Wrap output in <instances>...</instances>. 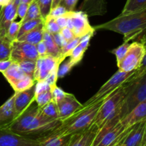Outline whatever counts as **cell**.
Here are the masks:
<instances>
[{"mask_svg":"<svg viewBox=\"0 0 146 146\" xmlns=\"http://www.w3.org/2000/svg\"><path fill=\"white\" fill-rule=\"evenodd\" d=\"M61 124V120L49 119L43 115L40 107L34 101L8 128L19 135L38 141L56 131Z\"/></svg>","mask_w":146,"mask_h":146,"instance_id":"6da1fadb","label":"cell"},{"mask_svg":"<svg viewBox=\"0 0 146 146\" xmlns=\"http://www.w3.org/2000/svg\"><path fill=\"white\" fill-rule=\"evenodd\" d=\"M94 29H106L115 31L123 35L124 42L141 36V42L145 44L146 28V9L128 14H121L109 21L94 27Z\"/></svg>","mask_w":146,"mask_h":146,"instance_id":"7a4b0ae2","label":"cell"},{"mask_svg":"<svg viewBox=\"0 0 146 146\" xmlns=\"http://www.w3.org/2000/svg\"><path fill=\"white\" fill-rule=\"evenodd\" d=\"M125 94L119 113L122 119L142 102L146 101V67L141 66L132 77L125 82Z\"/></svg>","mask_w":146,"mask_h":146,"instance_id":"3957f363","label":"cell"},{"mask_svg":"<svg viewBox=\"0 0 146 146\" xmlns=\"http://www.w3.org/2000/svg\"><path fill=\"white\" fill-rule=\"evenodd\" d=\"M103 101L104 100L91 105L83 107L75 114L61 121V125L55 132L61 135H72L87 130L94 123Z\"/></svg>","mask_w":146,"mask_h":146,"instance_id":"277c9868","label":"cell"},{"mask_svg":"<svg viewBox=\"0 0 146 146\" xmlns=\"http://www.w3.org/2000/svg\"><path fill=\"white\" fill-rule=\"evenodd\" d=\"M119 116L106 122L98 131L91 146H114L121 143L133 126L125 128L120 123Z\"/></svg>","mask_w":146,"mask_h":146,"instance_id":"5b68a950","label":"cell"},{"mask_svg":"<svg viewBox=\"0 0 146 146\" xmlns=\"http://www.w3.org/2000/svg\"><path fill=\"white\" fill-rule=\"evenodd\" d=\"M125 94V83H123L114 92L104 99L94 121V124L98 129L101 128L106 122L119 116L121 104Z\"/></svg>","mask_w":146,"mask_h":146,"instance_id":"8992f818","label":"cell"},{"mask_svg":"<svg viewBox=\"0 0 146 146\" xmlns=\"http://www.w3.org/2000/svg\"><path fill=\"white\" fill-rule=\"evenodd\" d=\"M136 72L137 70L128 72L118 70L106 82L104 83L101 86V88L94 96H92L89 100H87L84 104H83V107H87V106L91 105L94 103L104 100L106 97L114 92L123 83H125L131 77H132L136 73Z\"/></svg>","mask_w":146,"mask_h":146,"instance_id":"52a82bcc","label":"cell"},{"mask_svg":"<svg viewBox=\"0 0 146 146\" xmlns=\"http://www.w3.org/2000/svg\"><path fill=\"white\" fill-rule=\"evenodd\" d=\"M145 53V46L143 43L134 42L130 44L125 57L117 64L118 70L128 72L138 69L146 56Z\"/></svg>","mask_w":146,"mask_h":146,"instance_id":"ba28073f","label":"cell"},{"mask_svg":"<svg viewBox=\"0 0 146 146\" xmlns=\"http://www.w3.org/2000/svg\"><path fill=\"white\" fill-rule=\"evenodd\" d=\"M61 62H62L60 57H54L49 54L44 57H38L36 60L34 73V79L35 81H44L50 72L58 71V67Z\"/></svg>","mask_w":146,"mask_h":146,"instance_id":"9c48e42d","label":"cell"},{"mask_svg":"<svg viewBox=\"0 0 146 146\" xmlns=\"http://www.w3.org/2000/svg\"><path fill=\"white\" fill-rule=\"evenodd\" d=\"M38 58L36 46L22 41L11 42V52L10 59L14 62H19L24 60H34Z\"/></svg>","mask_w":146,"mask_h":146,"instance_id":"30bf717a","label":"cell"},{"mask_svg":"<svg viewBox=\"0 0 146 146\" xmlns=\"http://www.w3.org/2000/svg\"><path fill=\"white\" fill-rule=\"evenodd\" d=\"M68 16L72 22V31L75 37L81 38L86 34H94L96 30L90 24L88 17L81 11H68Z\"/></svg>","mask_w":146,"mask_h":146,"instance_id":"8fae6325","label":"cell"},{"mask_svg":"<svg viewBox=\"0 0 146 146\" xmlns=\"http://www.w3.org/2000/svg\"><path fill=\"white\" fill-rule=\"evenodd\" d=\"M56 104L58 110V119L61 121L70 117L83 107V104L76 98L75 96L68 92L62 100Z\"/></svg>","mask_w":146,"mask_h":146,"instance_id":"7c38bea8","label":"cell"},{"mask_svg":"<svg viewBox=\"0 0 146 146\" xmlns=\"http://www.w3.org/2000/svg\"><path fill=\"white\" fill-rule=\"evenodd\" d=\"M38 140L19 135L8 127L0 128V146H38Z\"/></svg>","mask_w":146,"mask_h":146,"instance_id":"4fadbf2b","label":"cell"},{"mask_svg":"<svg viewBox=\"0 0 146 146\" xmlns=\"http://www.w3.org/2000/svg\"><path fill=\"white\" fill-rule=\"evenodd\" d=\"M14 107L16 118L22 114L30 104L34 101L35 97V84L31 88L21 92H15Z\"/></svg>","mask_w":146,"mask_h":146,"instance_id":"5bb4252c","label":"cell"},{"mask_svg":"<svg viewBox=\"0 0 146 146\" xmlns=\"http://www.w3.org/2000/svg\"><path fill=\"white\" fill-rule=\"evenodd\" d=\"M146 140V120L135 124L124 138V146H142Z\"/></svg>","mask_w":146,"mask_h":146,"instance_id":"9a60e30c","label":"cell"},{"mask_svg":"<svg viewBox=\"0 0 146 146\" xmlns=\"http://www.w3.org/2000/svg\"><path fill=\"white\" fill-rule=\"evenodd\" d=\"M17 5L11 0L9 4L0 9V37H5L10 24L17 19Z\"/></svg>","mask_w":146,"mask_h":146,"instance_id":"2e32d148","label":"cell"},{"mask_svg":"<svg viewBox=\"0 0 146 146\" xmlns=\"http://www.w3.org/2000/svg\"><path fill=\"white\" fill-rule=\"evenodd\" d=\"M98 131V127L93 123L87 130L72 135L67 146H91Z\"/></svg>","mask_w":146,"mask_h":146,"instance_id":"e0dca14e","label":"cell"},{"mask_svg":"<svg viewBox=\"0 0 146 146\" xmlns=\"http://www.w3.org/2000/svg\"><path fill=\"white\" fill-rule=\"evenodd\" d=\"M146 120V101L142 102L128 114L123 117L120 123L125 128L135 125V124Z\"/></svg>","mask_w":146,"mask_h":146,"instance_id":"ac0fdd59","label":"cell"},{"mask_svg":"<svg viewBox=\"0 0 146 146\" xmlns=\"http://www.w3.org/2000/svg\"><path fill=\"white\" fill-rule=\"evenodd\" d=\"M88 17L102 16L107 12L106 0H84L79 7Z\"/></svg>","mask_w":146,"mask_h":146,"instance_id":"d6986e66","label":"cell"},{"mask_svg":"<svg viewBox=\"0 0 146 146\" xmlns=\"http://www.w3.org/2000/svg\"><path fill=\"white\" fill-rule=\"evenodd\" d=\"M16 92L0 106V128L8 127L16 119L14 100Z\"/></svg>","mask_w":146,"mask_h":146,"instance_id":"ffe728a7","label":"cell"},{"mask_svg":"<svg viewBox=\"0 0 146 146\" xmlns=\"http://www.w3.org/2000/svg\"><path fill=\"white\" fill-rule=\"evenodd\" d=\"M71 135H61L55 131L47 137L38 140V146H67Z\"/></svg>","mask_w":146,"mask_h":146,"instance_id":"44dd1931","label":"cell"},{"mask_svg":"<svg viewBox=\"0 0 146 146\" xmlns=\"http://www.w3.org/2000/svg\"><path fill=\"white\" fill-rule=\"evenodd\" d=\"M2 74L11 87H14V84L25 75L20 69L18 63L14 62Z\"/></svg>","mask_w":146,"mask_h":146,"instance_id":"7402d4cb","label":"cell"},{"mask_svg":"<svg viewBox=\"0 0 146 146\" xmlns=\"http://www.w3.org/2000/svg\"><path fill=\"white\" fill-rule=\"evenodd\" d=\"M43 34H44V28H43L42 22L38 24L37 27H36L34 29L29 31L27 34L21 36L16 40L26 42H28L29 44L36 45L43 40Z\"/></svg>","mask_w":146,"mask_h":146,"instance_id":"603a6c76","label":"cell"},{"mask_svg":"<svg viewBox=\"0 0 146 146\" xmlns=\"http://www.w3.org/2000/svg\"><path fill=\"white\" fill-rule=\"evenodd\" d=\"M43 41L46 47L47 54L54 57H61V49L56 44L52 35L44 30V34H43Z\"/></svg>","mask_w":146,"mask_h":146,"instance_id":"cb8c5ba5","label":"cell"},{"mask_svg":"<svg viewBox=\"0 0 146 146\" xmlns=\"http://www.w3.org/2000/svg\"><path fill=\"white\" fill-rule=\"evenodd\" d=\"M144 9H146V0H127L121 14H131Z\"/></svg>","mask_w":146,"mask_h":146,"instance_id":"d4e9b609","label":"cell"},{"mask_svg":"<svg viewBox=\"0 0 146 146\" xmlns=\"http://www.w3.org/2000/svg\"><path fill=\"white\" fill-rule=\"evenodd\" d=\"M43 19L41 17V11H40V9L38 7V4L36 2L35 0L32 1L31 4L29 5L28 10L27 11V14H25L24 18L21 20H20V22L24 23L25 21H29V20H32L36 19Z\"/></svg>","mask_w":146,"mask_h":146,"instance_id":"484cf974","label":"cell"},{"mask_svg":"<svg viewBox=\"0 0 146 146\" xmlns=\"http://www.w3.org/2000/svg\"><path fill=\"white\" fill-rule=\"evenodd\" d=\"M35 80L31 76L24 75L20 80H19L17 83L12 87L14 92H21L27 90L31 88V87L35 84Z\"/></svg>","mask_w":146,"mask_h":146,"instance_id":"4316f807","label":"cell"},{"mask_svg":"<svg viewBox=\"0 0 146 146\" xmlns=\"http://www.w3.org/2000/svg\"><path fill=\"white\" fill-rule=\"evenodd\" d=\"M40 112L43 115L48 118L53 119V120H59L57 106L54 102L51 101L43 107H40Z\"/></svg>","mask_w":146,"mask_h":146,"instance_id":"83f0119b","label":"cell"},{"mask_svg":"<svg viewBox=\"0 0 146 146\" xmlns=\"http://www.w3.org/2000/svg\"><path fill=\"white\" fill-rule=\"evenodd\" d=\"M11 52V42L6 37H0V61L10 59Z\"/></svg>","mask_w":146,"mask_h":146,"instance_id":"f1b7e54d","label":"cell"},{"mask_svg":"<svg viewBox=\"0 0 146 146\" xmlns=\"http://www.w3.org/2000/svg\"><path fill=\"white\" fill-rule=\"evenodd\" d=\"M43 28L46 32L51 34H54L61 31V29L57 24L55 18L47 15L43 19Z\"/></svg>","mask_w":146,"mask_h":146,"instance_id":"f546056e","label":"cell"},{"mask_svg":"<svg viewBox=\"0 0 146 146\" xmlns=\"http://www.w3.org/2000/svg\"><path fill=\"white\" fill-rule=\"evenodd\" d=\"M42 22H43V19L40 18V19H36L29 20V21H25V22L21 23L17 39L19 38L20 37L24 35V34H27V33L29 32V31L34 29L36 27H37L38 24H40Z\"/></svg>","mask_w":146,"mask_h":146,"instance_id":"4dcf8cb0","label":"cell"},{"mask_svg":"<svg viewBox=\"0 0 146 146\" xmlns=\"http://www.w3.org/2000/svg\"><path fill=\"white\" fill-rule=\"evenodd\" d=\"M80 40H81V38H79V37H75L74 40H71L70 42H68L66 45L61 49V57H60L61 61L64 62V60H65L66 57H69V54L71 52V51H72L77 45H78V44H79L80 42Z\"/></svg>","mask_w":146,"mask_h":146,"instance_id":"1f68e13d","label":"cell"},{"mask_svg":"<svg viewBox=\"0 0 146 146\" xmlns=\"http://www.w3.org/2000/svg\"><path fill=\"white\" fill-rule=\"evenodd\" d=\"M19 66L24 74L31 76L34 77V70H35L36 61L34 60H24L18 62Z\"/></svg>","mask_w":146,"mask_h":146,"instance_id":"d6a6232c","label":"cell"},{"mask_svg":"<svg viewBox=\"0 0 146 146\" xmlns=\"http://www.w3.org/2000/svg\"><path fill=\"white\" fill-rule=\"evenodd\" d=\"M20 26H21L20 21H14L9 27L5 37L11 42L17 40L19 31Z\"/></svg>","mask_w":146,"mask_h":146,"instance_id":"836d02e7","label":"cell"},{"mask_svg":"<svg viewBox=\"0 0 146 146\" xmlns=\"http://www.w3.org/2000/svg\"><path fill=\"white\" fill-rule=\"evenodd\" d=\"M85 52V50L78 44L70 53L69 60L76 66L78 63H79L81 61V60L84 57Z\"/></svg>","mask_w":146,"mask_h":146,"instance_id":"e575fe53","label":"cell"},{"mask_svg":"<svg viewBox=\"0 0 146 146\" xmlns=\"http://www.w3.org/2000/svg\"><path fill=\"white\" fill-rule=\"evenodd\" d=\"M51 101H52V94L51 90L36 94L34 97V102L39 107H43Z\"/></svg>","mask_w":146,"mask_h":146,"instance_id":"d590c367","label":"cell"},{"mask_svg":"<svg viewBox=\"0 0 146 146\" xmlns=\"http://www.w3.org/2000/svg\"><path fill=\"white\" fill-rule=\"evenodd\" d=\"M129 45V42H123L121 45H120L119 47H118L117 48L110 51L111 53L115 54V57H116L117 64H119L121 62V60H122L123 59V57H125V54H126L127 51H128Z\"/></svg>","mask_w":146,"mask_h":146,"instance_id":"8d00e7d4","label":"cell"},{"mask_svg":"<svg viewBox=\"0 0 146 146\" xmlns=\"http://www.w3.org/2000/svg\"><path fill=\"white\" fill-rule=\"evenodd\" d=\"M35 1L39 7L41 17L44 19L48 15L51 10L53 0H35Z\"/></svg>","mask_w":146,"mask_h":146,"instance_id":"74e56055","label":"cell"},{"mask_svg":"<svg viewBox=\"0 0 146 146\" xmlns=\"http://www.w3.org/2000/svg\"><path fill=\"white\" fill-rule=\"evenodd\" d=\"M74 64L70 61L69 60L68 61L65 62L62 64H60L58 67V72H57V75L58 78H63L65 77L68 72L71 70V69L74 67Z\"/></svg>","mask_w":146,"mask_h":146,"instance_id":"f35d334b","label":"cell"},{"mask_svg":"<svg viewBox=\"0 0 146 146\" xmlns=\"http://www.w3.org/2000/svg\"><path fill=\"white\" fill-rule=\"evenodd\" d=\"M51 94H52V101L55 103H57L58 101L62 100L67 93L59 87H58L56 84L51 87Z\"/></svg>","mask_w":146,"mask_h":146,"instance_id":"ab89813d","label":"cell"},{"mask_svg":"<svg viewBox=\"0 0 146 146\" xmlns=\"http://www.w3.org/2000/svg\"><path fill=\"white\" fill-rule=\"evenodd\" d=\"M67 13H68V11H67L64 7H63L61 5H58L57 7H54V8L51 9L48 15L53 17V18L56 19L57 18V17L65 15Z\"/></svg>","mask_w":146,"mask_h":146,"instance_id":"60d3db41","label":"cell"},{"mask_svg":"<svg viewBox=\"0 0 146 146\" xmlns=\"http://www.w3.org/2000/svg\"><path fill=\"white\" fill-rule=\"evenodd\" d=\"M51 90V87L44 81H38L35 83V95Z\"/></svg>","mask_w":146,"mask_h":146,"instance_id":"b9f144b4","label":"cell"},{"mask_svg":"<svg viewBox=\"0 0 146 146\" xmlns=\"http://www.w3.org/2000/svg\"><path fill=\"white\" fill-rule=\"evenodd\" d=\"M78 0H61L58 5L62 6L68 11H74Z\"/></svg>","mask_w":146,"mask_h":146,"instance_id":"7bdbcfd3","label":"cell"},{"mask_svg":"<svg viewBox=\"0 0 146 146\" xmlns=\"http://www.w3.org/2000/svg\"><path fill=\"white\" fill-rule=\"evenodd\" d=\"M51 35H52L53 39H54L56 44H57V46H58L61 50L63 47H65V46L66 45L67 43H68V42L64 39V37H63L62 34H61V32L56 33V34H51Z\"/></svg>","mask_w":146,"mask_h":146,"instance_id":"ee69618b","label":"cell"},{"mask_svg":"<svg viewBox=\"0 0 146 146\" xmlns=\"http://www.w3.org/2000/svg\"><path fill=\"white\" fill-rule=\"evenodd\" d=\"M57 72L58 71H54V72H50L49 74L46 76L45 80H44V82H46L50 86V87H53L54 85L56 84L57 80H58Z\"/></svg>","mask_w":146,"mask_h":146,"instance_id":"f6af8a7d","label":"cell"},{"mask_svg":"<svg viewBox=\"0 0 146 146\" xmlns=\"http://www.w3.org/2000/svg\"><path fill=\"white\" fill-rule=\"evenodd\" d=\"M29 4L20 3V4L17 6V17H19L21 20L24 18L25 14H27V11L29 8Z\"/></svg>","mask_w":146,"mask_h":146,"instance_id":"bcb514c9","label":"cell"},{"mask_svg":"<svg viewBox=\"0 0 146 146\" xmlns=\"http://www.w3.org/2000/svg\"><path fill=\"white\" fill-rule=\"evenodd\" d=\"M36 49L37 53H38V57H44L47 55V50L44 41H41L38 44H36Z\"/></svg>","mask_w":146,"mask_h":146,"instance_id":"7dc6e473","label":"cell"},{"mask_svg":"<svg viewBox=\"0 0 146 146\" xmlns=\"http://www.w3.org/2000/svg\"><path fill=\"white\" fill-rule=\"evenodd\" d=\"M60 32H61V34H62L63 37H64V39H65L67 42H70L71 40H74V39L75 38V36H74V32H73L72 30L67 28V27L61 29Z\"/></svg>","mask_w":146,"mask_h":146,"instance_id":"c3c4849f","label":"cell"},{"mask_svg":"<svg viewBox=\"0 0 146 146\" xmlns=\"http://www.w3.org/2000/svg\"><path fill=\"white\" fill-rule=\"evenodd\" d=\"M93 36H94V34H88L84 36V37H82L81 38V40H80V42L78 44H79L85 51H86V50L88 49V46H89L90 40H91V38Z\"/></svg>","mask_w":146,"mask_h":146,"instance_id":"681fc988","label":"cell"},{"mask_svg":"<svg viewBox=\"0 0 146 146\" xmlns=\"http://www.w3.org/2000/svg\"><path fill=\"white\" fill-rule=\"evenodd\" d=\"M56 21L57 24L59 27V28L64 29L65 27H66V24H67V19H68V17H67V14H65L64 16H61V17H57L55 19Z\"/></svg>","mask_w":146,"mask_h":146,"instance_id":"f907efd6","label":"cell"},{"mask_svg":"<svg viewBox=\"0 0 146 146\" xmlns=\"http://www.w3.org/2000/svg\"><path fill=\"white\" fill-rule=\"evenodd\" d=\"M13 61L11 59L5 60H1L0 61V72H4L9 67V66L12 64Z\"/></svg>","mask_w":146,"mask_h":146,"instance_id":"816d5d0a","label":"cell"},{"mask_svg":"<svg viewBox=\"0 0 146 146\" xmlns=\"http://www.w3.org/2000/svg\"><path fill=\"white\" fill-rule=\"evenodd\" d=\"M11 1V0H0V9L1 7H4V6H7V4H9Z\"/></svg>","mask_w":146,"mask_h":146,"instance_id":"f5cc1de1","label":"cell"},{"mask_svg":"<svg viewBox=\"0 0 146 146\" xmlns=\"http://www.w3.org/2000/svg\"><path fill=\"white\" fill-rule=\"evenodd\" d=\"M61 0H53L52 1V4H51V9L54 8V7H57V6L59 4Z\"/></svg>","mask_w":146,"mask_h":146,"instance_id":"db71d44e","label":"cell"},{"mask_svg":"<svg viewBox=\"0 0 146 146\" xmlns=\"http://www.w3.org/2000/svg\"><path fill=\"white\" fill-rule=\"evenodd\" d=\"M34 0H20V3H23V4H30Z\"/></svg>","mask_w":146,"mask_h":146,"instance_id":"11a10c76","label":"cell"},{"mask_svg":"<svg viewBox=\"0 0 146 146\" xmlns=\"http://www.w3.org/2000/svg\"><path fill=\"white\" fill-rule=\"evenodd\" d=\"M124 138H125V137H124ZM124 138L122 140H121V143H118V144H116L115 145H114V146H121V145L122 144V143H123V140H124Z\"/></svg>","mask_w":146,"mask_h":146,"instance_id":"9f6ffc18","label":"cell"},{"mask_svg":"<svg viewBox=\"0 0 146 146\" xmlns=\"http://www.w3.org/2000/svg\"><path fill=\"white\" fill-rule=\"evenodd\" d=\"M142 146H146V140H145V141L143 142V143Z\"/></svg>","mask_w":146,"mask_h":146,"instance_id":"6f0895ef","label":"cell"},{"mask_svg":"<svg viewBox=\"0 0 146 146\" xmlns=\"http://www.w3.org/2000/svg\"><path fill=\"white\" fill-rule=\"evenodd\" d=\"M121 146H124V145H123V144H121Z\"/></svg>","mask_w":146,"mask_h":146,"instance_id":"680465c9","label":"cell"}]
</instances>
